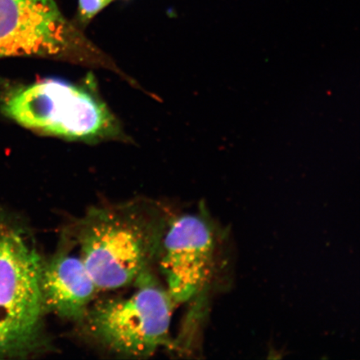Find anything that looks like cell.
Returning <instances> with one entry per match:
<instances>
[{
	"mask_svg": "<svg viewBox=\"0 0 360 360\" xmlns=\"http://www.w3.org/2000/svg\"><path fill=\"white\" fill-rule=\"evenodd\" d=\"M169 219L147 200L88 209L74 224L73 236L98 289H122L151 271Z\"/></svg>",
	"mask_w": 360,
	"mask_h": 360,
	"instance_id": "1",
	"label": "cell"
},
{
	"mask_svg": "<svg viewBox=\"0 0 360 360\" xmlns=\"http://www.w3.org/2000/svg\"><path fill=\"white\" fill-rule=\"evenodd\" d=\"M42 261L24 229L0 215V358L51 347L40 291Z\"/></svg>",
	"mask_w": 360,
	"mask_h": 360,
	"instance_id": "2",
	"label": "cell"
},
{
	"mask_svg": "<svg viewBox=\"0 0 360 360\" xmlns=\"http://www.w3.org/2000/svg\"><path fill=\"white\" fill-rule=\"evenodd\" d=\"M126 297L94 301L78 322L94 344L116 356L147 359L161 348L174 349L170 337L175 304L152 270L133 285Z\"/></svg>",
	"mask_w": 360,
	"mask_h": 360,
	"instance_id": "3",
	"label": "cell"
},
{
	"mask_svg": "<svg viewBox=\"0 0 360 360\" xmlns=\"http://www.w3.org/2000/svg\"><path fill=\"white\" fill-rule=\"evenodd\" d=\"M8 118L27 129L72 141H96L115 134L105 103L77 85L47 79L13 89L3 101Z\"/></svg>",
	"mask_w": 360,
	"mask_h": 360,
	"instance_id": "4",
	"label": "cell"
},
{
	"mask_svg": "<svg viewBox=\"0 0 360 360\" xmlns=\"http://www.w3.org/2000/svg\"><path fill=\"white\" fill-rule=\"evenodd\" d=\"M218 237L200 213L170 218L156 264L175 306L197 298L213 277Z\"/></svg>",
	"mask_w": 360,
	"mask_h": 360,
	"instance_id": "5",
	"label": "cell"
},
{
	"mask_svg": "<svg viewBox=\"0 0 360 360\" xmlns=\"http://www.w3.org/2000/svg\"><path fill=\"white\" fill-rule=\"evenodd\" d=\"M75 42L55 0H0V58L58 56Z\"/></svg>",
	"mask_w": 360,
	"mask_h": 360,
	"instance_id": "6",
	"label": "cell"
},
{
	"mask_svg": "<svg viewBox=\"0 0 360 360\" xmlns=\"http://www.w3.org/2000/svg\"><path fill=\"white\" fill-rule=\"evenodd\" d=\"M39 281L45 313L77 323L100 292L80 256L65 250L43 259Z\"/></svg>",
	"mask_w": 360,
	"mask_h": 360,
	"instance_id": "7",
	"label": "cell"
},
{
	"mask_svg": "<svg viewBox=\"0 0 360 360\" xmlns=\"http://www.w3.org/2000/svg\"><path fill=\"white\" fill-rule=\"evenodd\" d=\"M112 0H79V15L84 21L91 20Z\"/></svg>",
	"mask_w": 360,
	"mask_h": 360,
	"instance_id": "8",
	"label": "cell"
}]
</instances>
